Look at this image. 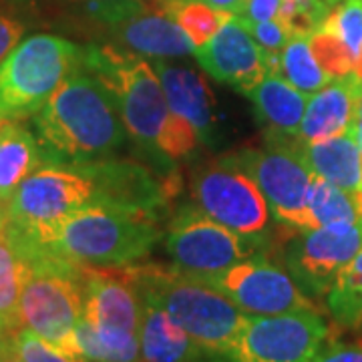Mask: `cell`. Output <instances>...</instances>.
<instances>
[{
	"label": "cell",
	"instance_id": "1",
	"mask_svg": "<svg viewBox=\"0 0 362 362\" xmlns=\"http://www.w3.org/2000/svg\"><path fill=\"white\" fill-rule=\"evenodd\" d=\"M33 133L45 163L66 168L113 157L129 137L113 95L83 66L33 115Z\"/></svg>",
	"mask_w": 362,
	"mask_h": 362
},
{
	"label": "cell",
	"instance_id": "2",
	"mask_svg": "<svg viewBox=\"0 0 362 362\" xmlns=\"http://www.w3.org/2000/svg\"><path fill=\"white\" fill-rule=\"evenodd\" d=\"M161 240L163 230L153 216L90 202L39 247L77 266L121 270L141 264Z\"/></svg>",
	"mask_w": 362,
	"mask_h": 362
},
{
	"label": "cell",
	"instance_id": "3",
	"mask_svg": "<svg viewBox=\"0 0 362 362\" xmlns=\"http://www.w3.org/2000/svg\"><path fill=\"white\" fill-rule=\"evenodd\" d=\"M139 296L165 310L204 349L207 361L220 356L246 322L244 312L216 288L175 268L135 264L123 268Z\"/></svg>",
	"mask_w": 362,
	"mask_h": 362
},
{
	"label": "cell",
	"instance_id": "4",
	"mask_svg": "<svg viewBox=\"0 0 362 362\" xmlns=\"http://www.w3.org/2000/svg\"><path fill=\"white\" fill-rule=\"evenodd\" d=\"M81 66L99 78L113 95L129 139L153 163V169L163 175L175 173L171 161L161 156L157 147L169 107L151 63L115 45H89L83 47Z\"/></svg>",
	"mask_w": 362,
	"mask_h": 362
},
{
	"label": "cell",
	"instance_id": "5",
	"mask_svg": "<svg viewBox=\"0 0 362 362\" xmlns=\"http://www.w3.org/2000/svg\"><path fill=\"white\" fill-rule=\"evenodd\" d=\"M18 242L28 258V276L18 302L21 328H28L54 346L81 356L75 350V328L83 316L85 266L42 247L28 246L21 238Z\"/></svg>",
	"mask_w": 362,
	"mask_h": 362
},
{
	"label": "cell",
	"instance_id": "6",
	"mask_svg": "<svg viewBox=\"0 0 362 362\" xmlns=\"http://www.w3.org/2000/svg\"><path fill=\"white\" fill-rule=\"evenodd\" d=\"M81 54L77 42L49 33L21 40L0 63V117L26 119L40 111L81 66Z\"/></svg>",
	"mask_w": 362,
	"mask_h": 362
},
{
	"label": "cell",
	"instance_id": "7",
	"mask_svg": "<svg viewBox=\"0 0 362 362\" xmlns=\"http://www.w3.org/2000/svg\"><path fill=\"white\" fill-rule=\"evenodd\" d=\"M192 199L206 216L242 235L259 252L274 247L270 206L233 156L218 157L195 171Z\"/></svg>",
	"mask_w": 362,
	"mask_h": 362
},
{
	"label": "cell",
	"instance_id": "8",
	"mask_svg": "<svg viewBox=\"0 0 362 362\" xmlns=\"http://www.w3.org/2000/svg\"><path fill=\"white\" fill-rule=\"evenodd\" d=\"M95 202L90 180L77 168L42 163L6 206V223L28 246H42L75 211Z\"/></svg>",
	"mask_w": 362,
	"mask_h": 362
},
{
	"label": "cell",
	"instance_id": "9",
	"mask_svg": "<svg viewBox=\"0 0 362 362\" xmlns=\"http://www.w3.org/2000/svg\"><path fill=\"white\" fill-rule=\"evenodd\" d=\"M232 156L256 181L274 220L292 230H310L308 194L314 175L296 153L292 137L268 133L264 147L242 149Z\"/></svg>",
	"mask_w": 362,
	"mask_h": 362
},
{
	"label": "cell",
	"instance_id": "10",
	"mask_svg": "<svg viewBox=\"0 0 362 362\" xmlns=\"http://www.w3.org/2000/svg\"><path fill=\"white\" fill-rule=\"evenodd\" d=\"M330 340L320 312L252 316L232 346L207 362H310Z\"/></svg>",
	"mask_w": 362,
	"mask_h": 362
},
{
	"label": "cell",
	"instance_id": "11",
	"mask_svg": "<svg viewBox=\"0 0 362 362\" xmlns=\"http://www.w3.org/2000/svg\"><path fill=\"white\" fill-rule=\"evenodd\" d=\"M274 247L280 250L284 268L302 292L312 300H320L362 250V220L292 230L282 233V240Z\"/></svg>",
	"mask_w": 362,
	"mask_h": 362
},
{
	"label": "cell",
	"instance_id": "12",
	"mask_svg": "<svg viewBox=\"0 0 362 362\" xmlns=\"http://www.w3.org/2000/svg\"><path fill=\"white\" fill-rule=\"evenodd\" d=\"M165 230V252L173 268L197 280H206L259 254L254 244L189 204L171 214Z\"/></svg>",
	"mask_w": 362,
	"mask_h": 362
},
{
	"label": "cell",
	"instance_id": "13",
	"mask_svg": "<svg viewBox=\"0 0 362 362\" xmlns=\"http://www.w3.org/2000/svg\"><path fill=\"white\" fill-rule=\"evenodd\" d=\"M206 282L252 316H274L290 312H320L316 300L306 296L282 262L259 252L209 276Z\"/></svg>",
	"mask_w": 362,
	"mask_h": 362
},
{
	"label": "cell",
	"instance_id": "14",
	"mask_svg": "<svg viewBox=\"0 0 362 362\" xmlns=\"http://www.w3.org/2000/svg\"><path fill=\"white\" fill-rule=\"evenodd\" d=\"M81 169L93 183L95 202L135 209L161 221L169 211V202L177 194L175 173L163 175L157 169L131 159L107 157Z\"/></svg>",
	"mask_w": 362,
	"mask_h": 362
},
{
	"label": "cell",
	"instance_id": "15",
	"mask_svg": "<svg viewBox=\"0 0 362 362\" xmlns=\"http://www.w3.org/2000/svg\"><path fill=\"white\" fill-rule=\"evenodd\" d=\"M194 54L207 75L244 95L268 73L280 71V57H270L264 51L235 14Z\"/></svg>",
	"mask_w": 362,
	"mask_h": 362
},
{
	"label": "cell",
	"instance_id": "16",
	"mask_svg": "<svg viewBox=\"0 0 362 362\" xmlns=\"http://www.w3.org/2000/svg\"><path fill=\"white\" fill-rule=\"evenodd\" d=\"M83 318L101 328L139 334L141 296L123 268H85Z\"/></svg>",
	"mask_w": 362,
	"mask_h": 362
},
{
	"label": "cell",
	"instance_id": "17",
	"mask_svg": "<svg viewBox=\"0 0 362 362\" xmlns=\"http://www.w3.org/2000/svg\"><path fill=\"white\" fill-rule=\"evenodd\" d=\"M168 99L171 113L183 117L194 125L202 143H211L218 135L216 97L204 75L185 66L171 65L163 59L151 63Z\"/></svg>",
	"mask_w": 362,
	"mask_h": 362
},
{
	"label": "cell",
	"instance_id": "18",
	"mask_svg": "<svg viewBox=\"0 0 362 362\" xmlns=\"http://www.w3.org/2000/svg\"><path fill=\"white\" fill-rule=\"evenodd\" d=\"M361 90L362 81L352 73L349 77L332 78L322 89L312 93L296 133L298 141H322L352 129Z\"/></svg>",
	"mask_w": 362,
	"mask_h": 362
},
{
	"label": "cell",
	"instance_id": "19",
	"mask_svg": "<svg viewBox=\"0 0 362 362\" xmlns=\"http://www.w3.org/2000/svg\"><path fill=\"white\" fill-rule=\"evenodd\" d=\"M109 37L115 47L135 52L139 57L168 59L194 54L195 45L163 8L151 11L149 6L127 21L111 26Z\"/></svg>",
	"mask_w": 362,
	"mask_h": 362
},
{
	"label": "cell",
	"instance_id": "20",
	"mask_svg": "<svg viewBox=\"0 0 362 362\" xmlns=\"http://www.w3.org/2000/svg\"><path fill=\"white\" fill-rule=\"evenodd\" d=\"M292 145L314 177L346 192H362V156L354 127L342 135L314 143H302L292 137Z\"/></svg>",
	"mask_w": 362,
	"mask_h": 362
},
{
	"label": "cell",
	"instance_id": "21",
	"mask_svg": "<svg viewBox=\"0 0 362 362\" xmlns=\"http://www.w3.org/2000/svg\"><path fill=\"white\" fill-rule=\"evenodd\" d=\"M141 362H204L207 354L168 312L141 298L139 322Z\"/></svg>",
	"mask_w": 362,
	"mask_h": 362
},
{
	"label": "cell",
	"instance_id": "22",
	"mask_svg": "<svg viewBox=\"0 0 362 362\" xmlns=\"http://www.w3.org/2000/svg\"><path fill=\"white\" fill-rule=\"evenodd\" d=\"M246 97L254 103L259 121L266 123L268 133L296 137L308 105V95L290 85L280 73H268Z\"/></svg>",
	"mask_w": 362,
	"mask_h": 362
},
{
	"label": "cell",
	"instance_id": "23",
	"mask_svg": "<svg viewBox=\"0 0 362 362\" xmlns=\"http://www.w3.org/2000/svg\"><path fill=\"white\" fill-rule=\"evenodd\" d=\"M45 163L35 133L23 119L0 123V209L6 211L11 197L23 181Z\"/></svg>",
	"mask_w": 362,
	"mask_h": 362
},
{
	"label": "cell",
	"instance_id": "24",
	"mask_svg": "<svg viewBox=\"0 0 362 362\" xmlns=\"http://www.w3.org/2000/svg\"><path fill=\"white\" fill-rule=\"evenodd\" d=\"M28 276V258L16 233L4 221L0 230V322L8 332L21 328L18 302Z\"/></svg>",
	"mask_w": 362,
	"mask_h": 362
},
{
	"label": "cell",
	"instance_id": "25",
	"mask_svg": "<svg viewBox=\"0 0 362 362\" xmlns=\"http://www.w3.org/2000/svg\"><path fill=\"white\" fill-rule=\"evenodd\" d=\"M75 350L90 362H141L139 334L101 328L83 316L75 328Z\"/></svg>",
	"mask_w": 362,
	"mask_h": 362
},
{
	"label": "cell",
	"instance_id": "26",
	"mask_svg": "<svg viewBox=\"0 0 362 362\" xmlns=\"http://www.w3.org/2000/svg\"><path fill=\"white\" fill-rule=\"evenodd\" d=\"M324 302L330 318L340 328L362 334V250L338 274Z\"/></svg>",
	"mask_w": 362,
	"mask_h": 362
},
{
	"label": "cell",
	"instance_id": "27",
	"mask_svg": "<svg viewBox=\"0 0 362 362\" xmlns=\"http://www.w3.org/2000/svg\"><path fill=\"white\" fill-rule=\"evenodd\" d=\"M362 220V192H346L326 180L314 177L308 194V223L320 228L338 221Z\"/></svg>",
	"mask_w": 362,
	"mask_h": 362
},
{
	"label": "cell",
	"instance_id": "28",
	"mask_svg": "<svg viewBox=\"0 0 362 362\" xmlns=\"http://www.w3.org/2000/svg\"><path fill=\"white\" fill-rule=\"evenodd\" d=\"M282 77L294 85L304 95L320 90L330 81L314 59L310 42L306 37H292L280 52V71Z\"/></svg>",
	"mask_w": 362,
	"mask_h": 362
},
{
	"label": "cell",
	"instance_id": "29",
	"mask_svg": "<svg viewBox=\"0 0 362 362\" xmlns=\"http://www.w3.org/2000/svg\"><path fill=\"white\" fill-rule=\"evenodd\" d=\"M161 8L183 28V33L197 47H204L221 25L232 16L230 13L218 11L202 0H171L161 4Z\"/></svg>",
	"mask_w": 362,
	"mask_h": 362
},
{
	"label": "cell",
	"instance_id": "30",
	"mask_svg": "<svg viewBox=\"0 0 362 362\" xmlns=\"http://www.w3.org/2000/svg\"><path fill=\"white\" fill-rule=\"evenodd\" d=\"M332 6L326 0H282L278 21L284 26L286 33L292 37H310L316 33L324 18L330 14Z\"/></svg>",
	"mask_w": 362,
	"mask_h": 362
},
{
	"label": "cell",
	"instance_id": "31",
	"mask_svg": "<svg viewBox=\"0 0 362 362\" xmlns=\"http://www.w3.org/2000/svg\"><path fill=\"white\" fill-rule=\"evenodd\" d=\"M308 42L314 59L322 66V71L330 81L349 77L354 73V54L337 35L318 28L308 37Z\"/></svg>",
	"mask_w": 362,
	"mask_h": 362
},
{
	"label": "cell",
	"instance_id": "32",
	"mask_svg": "<svg viewBox=\"0 0 362 362\" xmlns=\"http://www.w3.org/2000/svg\"><path fill=\"white\" fill-rule=\"evenodd\" d=\"M37 25L33 0H0V63Z\"/></svg>",
	"mask_w": 362,
	"mask_h": 362
},
{
	"label": "cell",
	"instance_id": "33",
	"mask_svg": "<svg viewBox=\"0 0 362 362\" xmlns=\"http://www.w3.org/2000/svg\"><path fill=\"white\" fill-rule=\"evenodd\" d=\"M320 28L337 35L356 57L362 49V0H342L324 18Z\"/></svg>",
	"mask_w": 362,
	"mask_h": 362
},
{
	"label": "cell",
	"instance_id": "34",
	"mask_svg": "<svg viewBox=\"0 0 362 362\" xmlns=\"http://www.w3.org/2000/svg\"><path fill=\"white\" fill-rule=\"evenodd\" d=\"M66 2L78 8V13L87 16L90 23L103 26L107 30L149 6L147 0H66Z\"/></svg>",
	"mask_w": 362,
	"mask_h": 362
},
{
	"label": "cell",
	"instance_id": "35",
	"mask_svg": "<svg viewBox=\"0 0 362 362\" xmlns=\"http://www.w3.org/2000/svg\"><path fill=\"white\" fill-rule=\"evenodd\" d=\"M197 143H199V135L194 129V125L189 121H185L183 117L169 111L168 121H165L161 135H159V141H157L159 153L173 163L183 157L192 156Z\"/></svg>",
	"mask_w": 362,
	"mask_h": 362
},
{
	"label": "cell",
	"instance_id": "36",
	"mask_svg": "<svg viewBox=\"0 0 362 362\" xmlns=\"http://www.w3.org/2000/svg\"><path fill=\"white\" fill-rule=\"evenodd\" d=\"M14 346L25 362H90L83 356H75L66 350L47 342L28 328H18L13 332Z\"/></svg>",
	"mask_w": 362,
	"mask_h": 362
},
{
	"label": "cell",
	"instance_id": "37",
	"mask_svg": "<svg viewBox=\"0 0 362 362\" xmlns=\"http://www.w3.org/2000/svg\"><path fill=\"white\" fill-rule=\"evenodd\" d=\"M246 28L270 57H280L284 45L290 40V35L286 33V28L280 25L278 18L264 21V23H252V25H246Z\"/></svg>",
	"mask_w": 362,
	"mask_h": 362
},
{
	"label": "cell",
	"instance_id": "38",
	"mask_svg": "<svg viewBox=\"0 0 362 362\" xmlns=\"http://www.w3.org/2000/svg\"><path fill=\"white\" fill-rule=\"evenodd\" d=\"M310 362H362V338L352 342L328 340Z\"/></svg>",
	"mask_w": 362,
	"mask_h": 362
},
{
	"label": "cell",
	"instance_id": "39",
	"mask_svg": "<svg viewBox=\"0 0 362 362\" xmlns=\"http://www.w3.org/2000/svg\"><path fill=\"white\" fill-rule=\"evenodd\" d=\"M280 2H282V0H246L244 6H242V11L235 14V16H238L244 25L272 21V18L278 16Z\"/></svg>",
	"mask_w": 362,
	"mask_h": 362
},
{
	"label": "cell",
	"instance_id": "40",
	"mask_svg": "<svg viewBox=\"0 0 362 362\" xmlns=\"http://www.w3.org/2000/svg\"><path fill=\"white\" fill-rule=\"evenodd\" d=\"M0 362H25L14 346L13 334L0 338Z\"/></svg>",
	"mask_w": 362,
	"mask_h": 362
},
{
	"label": "cell",
	"instance_id": "41",
	"mask_svg": "<svg viewBox=\"0 0 362 362\" xmlns=\"http://www.w3.org/2000/svg\"><path fill=\"white\" fill-rule=\"evenodd\" d=\"M202 2H206V4L218 8V11H223V13L238 14L242 11V6H244L246 0H202Z\"/></svg>",
	"mask_w": 362,
	"mask_h": 362
},
{
	"label": "cell",
	"instance_id": "42",
	"mask_svg": "<svg viewBox=\"0 0 362 362\" xmlns=\"http://www.w3.org/2000/svg\"><path fill=\"white\" fill-rule=\"evenodd\" d=\"M354 75L362 81V49L358 51V54L354 57Z\"/></svg>",
	"mask_w": 362,
	"mask_h": 362
},
{
	"label": "cell",
	"instance_id": "43",
	"mask_svg": "<svg viewBox=\"0 0 362 362\" xmlns=\"http://www.w3.org/2000/svg\"><path fill=\"white\" fill-rule=\"evenodd\" d=\"M356 117H361V119H362V90H361V95H358V105H356Z\"/></svg>",
	"mask_w": 362,
	"mask_h": 362
},
{
	"label": "cell",
	"instance_id": "44",
	"mask_svg": "<svg viewBox=\"0 0 362 362\" xmlns=\"http://www.w3.org/2000/svg\"><path fill=\"white\" fill-rule=\"evenodd\" d=\"M4 221H6V211L0 209V230H2V226H4Z\"/></svg>",
	"mask_w": 362,
	"mask_h": 362
},
{
	"label": "cell",
	"instance_id": "45",
	"mask_svg": "<svg viewBox=\"0 0 362 362\" xmlns=\"http://www.w3.org/2000/svg\"><path fill=\"white\" fill-rule=\"evenodd\" d=\"M6 334H13V332H8V330H6V328H4V324L0 322V338H2V337H6Z\"/></svg>",
	"mask_w": 362,
	"mask_h": 362
},
{
	"label": "cell",
	"instance_id": "46",
	"mask_svg": "<svg viewBox=\"0 0 362 362\" xmlns=\"http://www.w3.org/2000/svg\"><path fill=\"white\" fill-rule=\"evenodd\" d=\"M326 2H328V4H330L332 8H334V6H337L338 2H342V0H326Z\"/></svg>",
	"mask_w": 362,
	"mask_h": 362
},
{
	"label": "cell",
	"instance_id": "47",
	"mask_svg": "<svg viewBox=\"0 0 362 362\" xmlns=\"http://www.w3.org/2000/svg\"><path fill=\"white\" fill-rule=\"evenodd\" d=\"M0 123H2V117H0Z\"/></svg>",
	"mask_w": 362,
	"mask_h": 362
},
{
	"label": "cell",
	"instance_id": "48",
	"mask_svg": "<svg viewBox=\"0 0 362 362\" xmlns=\"http://www.w3.org/2000/svg\"><path fill=\"white\" fill-rule=\"evenodd\" d=\"M361 156H362V153H361Z\"/></svg>",
	"mask_w": 362,
	"mask_h": 362
}]
</instances>
